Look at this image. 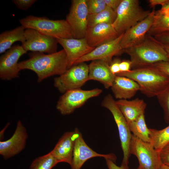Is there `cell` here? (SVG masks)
Returning <instances> with one entry per match:
<instances>
[{
  "label": "cell",
  "instance_id": "cell-43",
  "mask_svg": "<svg viewBox=\"0 0 169 169\" xmlns=\"http://www.w3.org/2000/svg\"><path fill=\"white\" fill-rule=\"evenodd\" d=\"M159 169H169V166L164 165L161 163Z\"/></svg>",
  "mask_w": 169,
  "mask_h": 169
},
{
  "label": "cell",
  "instance_id": "cell-31",
  "mask_svg": "<svg viewBox=\"0 0 169 169\" xmlns=\"http://www.w3.org/2000/svg\"><path fill=\"white\" fill-rule=\"evenodd\" d=\"M12 1L18 9L26 10L29 8L37 1L36 0H13Z\"/></svg>",
  "mask_w": 169,
  "mask_h": 169
},
{
  "label": "cell",
  "instance_id": "cell-26",
  "mask_svg": "<svg viewBox=\"0 0 169 169\" xmlns=\"http://www.w3.org/2000/svg\"><path fill=\"white\" fill-rule=\"evenodd\" d=\"M150 143L158 152L169 145V125L160 130L150 129Z\"/></svg>",
  "mask_w": 169,
  "mask_h": 169
},
{
  "label": "cell",
  "instance_id": "cell-15",
  "mask_svg": "<svg viewBox=\"0 0 169 169\" xmlns=\"http://www.w3.org/2000/svg\"><path fill=\"white\" fill-rule=\"evenodd\" d=\"M155 11L154 9L146 18L124 33L120 42L123 50L144 40L152 24Z\"/></svg>",
  "mask_w": 169,
  "mask_h": 169
},
{
  "label": "cell",
  "instance_id": "cell-17",
  "mask_svg": "<svg viewBox=\"0 0 169 169\" xmlns=\"http://www.w3.org/2000/svg\"><path fill=\"white\" fill-rule=\"evenodd\" d=\"M56 39L66 54L68 61V69L74 65L78 59L91 52L95 48L89 46L85 38Z\"/></svg>",
  "mask_w": 169,
  "mask_h": 169
},
{
  "label": "cell",
  "instance_id": "cell-4",
  "mask_svg": "<svg viewBox=\"0 0 169 169\" xmlns=\"http://www.w3.org/2000/svg\"><path fill=\"white\" fill-rule=\"evenodd\" d=\"M19 22L25 29H33L56 38H73L70 26L66 20H53L30 15L21 19Z\"/></svg>",
  "mask_w": 169,
  "mask_h": 169
},
{
  "label": "cell",
  "instance_id": "cell-44",
  "mask_svg": "<svg viewBox=\"0 0 169 169\" xmlns=\"http://www.w3.org/2000/svg\"><path fill=\"white\" fill-rule=\"evenodd\" d=\"M137 169H139L137 168Z\"/></svg>",
  "mask_w": 169,
  "mask_h": 169
},
{
  "label": "cell",
  "instance_id": "cell-18",
  "mask_svg": "<svg viewBox=\"0 0 169 169\" xmlns=\"http://www.w3.org/2000/svg\"><path fill=\"white\" fill-rule=\"evenodd\" d=\"M79 130L65 132L59 139L54 149L50 152L59 162H65L70 165L72 160L75 140Z\"/></svg>",
  "mask_w": 169,
  "mask_h": 169
},
{
  "label": "cell",
  "instance_id": "cell-35",
  "mask_svg": "<svg viewBox=\"0 0 169 169\" xmlns=\"http://www.w3.org/2000/svg\"><path fill=\"white\" fill-rule=\"evenodd\" d=\"M153 36L161 44L169 45V31L159 33Z\"/></svg>",
  "mask_w": 169,
  "mask_h": 169
},
{
  "label": "cell",
  "instance_id": "cell-24",
  "mask_svg": "<svg viewBox=\"0 0 169 169\" xmlns=\"http://www.w3.org/2000/svg\"><path fill=\"white\" fill-rule=\"evenodd\" d=\"M128 125L130 130L133 135L144 141L150 142V129L146 126L144 114L129 123Z\"/></svg>",
  "mask_w": 169,
  "mask_h": 169
},
{
  "label": "cell",
  "instance_id": "cell-36",
  "mask_svg": "<svg viewBox=\"0 0 169 169\" xmlns=\"http://www.w3.org/2000/svg\"><path fill=\"white\" fill-rule=\"evenodd\" d=\"M131 62L130 60H124L121 61L119 65L120 72H127L130 71L131 70Z\"/></svg>",
  "mask_w": 169,
  "mask_h": 169
},
{
  "label": "cell",
  "instance_id": "cell-13",
  "mask_svg": "<svg viewBox=\"0 0 169 169\" xmlns=\"http://www.w3.org/2000/svg\"><path fill=\"white\" fill-rule=\"evenodd\" d=\"M28 138L27 130L19 120L12 136L6 141H0V155L7 159L19 153L25 148Z\"/></svg>",
  "mask_w": 169,
  "mask_h": 169
},
{
  "label": "cell",
  "instance_id": "cell-23",
  "mask_svg": "<svg viewBox=\"0 0 169 169\" xmlns=\"http://www.w3.org/2000/svg\"><path fill=\"white\" fill-rule=\"evenodd\" d=\"M25 29L21 25L13 29L2 32L0 34V53L2 54L9 49L16 42L23 43L25 40Z\"/></svg>",
  "mask_w": 169,
  "mask_h": 169
},
{
  "label": "cell",
  "instance_id": "cell-1",
  "mask_svg": "<svg viewBox=\"0 0 169 169\" xmlns=\"http://www.w3.org/2000/svg\"><path fill=\"white\" fill-rule=\"evenodd\" d=\"M29 56V59L18 63L19 68L34 72L39 82L52 76L60 75L68 69V59L63 49L51 54L32 52Z\"/></svg>",
  "mask_w": 169,
  "mask_h": 169
},
{
  "label": "cell",
  "instance_id": "cell-5",
  "mask_svg": "<svg viewBox=\"0 0 169 169\" xmlns=\"http://www.w3.org/2000/svg\"><path fill=\"white\" fill-rule=\"evenodd\" d=\"M151 12L143 9L138 0H122L112 25L120 35L143 20Z\"/></svg>",
  "mask_w": 169,
  "mask_h": 169
},
{
  "label": "cell",
  "instance_id": "cell-19",
  "mask_svg": "<svg viewBox=\"0 0 169 169\" xmlns=\"http://www.w3.org/2000/svg\"><path fill=\"white\" fill-rule=\"evenodd\" d=\"M119 35L112 24L102 23L88 28L85 38L90 46L96 48L115 39Z\"/></svg>",
  "mask_w": 169,
  "mask_h": 169
},
{
  "label": "cell",
  "instance_id": "cell-21",
  "mask_svg": "<svg viewBox=\"0 0 169 169\" xmlns=\"http://www.w3.org/2000/svg\"><path fill=\"white\" fill-rule=\"evenodd\" d=\"M115 97L119 100L130 99L140 90L138 83L133 79L116 75L111 87Z\"/></svg>",
  "mask_w": 169,
  "mask_h": 169
},
{
  "label": "cell",
  "instance_id": "cell-32",
  "mask_svg": "<svg viewBox=\"0 0 169 169\" xmlns=\"http://www.w3.org/2000/svg\"><path fill=\"white\" fill-rule=\"evenodd\" d=\"M158 152L161 163L169 166V145L164 147Z\"/></svg>",
  "mask_w": 169,
  "mask_h": 169
},
{
  "label": "cell",
  "instance_id": "cell-6",
  "mask_svg": "<svg viewBox=\"0 0 169 169\" xmlns=\"http://www.w3.org/2000/svg\"><path fill=\"white\" fill-rule=\"evenodd\" d=\"M101 105L111 112L117 126L123 155L121 165L129 167V159L131 155L130 146L132 134L128 123L111 95L108 94L104 97Z\"/></svg>",
  "mask_w": 169,
  "mask_h": 169
},
{
  "label": "cell",
  "instance_id": "cell-3",
  "mask_svg": "<svg viewBox=\"0 0 169 169\" xmlns=\"http://www.w3.org/2000/svg\"><path fill=\"white\" fill-rule=\"evenodd\" d=\"M124 51L130 58L134 69L151 66L161 61H169L163 44L154 36L147 34L140 44Z\"/></svg>",
  "mask_w": 169,
  "mask_h": 169
},
{
  "label": "cell",
  "instance_id": "cell-28",
  "mask_svg": "<svg viewBox=\"0 0 169 169\" xmlns=\"http://www.w3.org/2000/svg\"><path fill=\"white\" fill-rule=\"evenodd\" d=\"M59 162L50 152L35 159L29 169H52Z\"/></svg>",
  "mask_w": 169,
  "mask_h": 169
},
{
  "label": "cell",
  "instance_id": "cell-41",
  "mask_svg": "<svg viewBox=\"0 0 169 169\" xmlns=\"http://www.w3.org/2000/svg\"><path fill=\"white\" fill-rule=\"evenodd\" d=\"M163 44L165 50L167 53L168 57L169 59V45L166 44Z\"/></svg>",
  "mask_w": 169,
  "mask_h": 169
},
{
  "label": "cell",
  "instance_id": "cell-10",
  "mask_svg": "<svg viewBox=\"0 0 169 169\" xmlns=\"http://www.w3.org/2000/svg\"><path fill=\"white\" fill-rule=\"evenodd\" d=\"M89 15L87 0H73L66 20L69 24L73 38H85Z\"/></svg>",
  "mask_w": 169,
  "mask_h": 169
},
{
  "label": "cell",
  "instance_id": "cell-42",
  "mask_svg": "<svg viewBox=\"0 0 169 169\" xmlns=\"http://www.w3.org/2000/svg\"><path fill=\"white\" fill-rule=\"evenodd\" d=\"M9 124V123H8L7 124V125L4 127V128L0 132V139L1 138V140H2V138L3 137L4 132L5 130L7 128Z\"/></svg>",
  "mask_w": 169,
  "mask_h": 169
},
{
  "label": "cell",
  "instance_id": "cell-40",
  "mask_svg": "<svg viewBox=\"0 0 169 169\" xmlns=\"http://www.w3.org/2000/svg\"><path fill=\"white\" fill-rule=\"evenodd\" d=\"M168 1V0H149L148 2L150 7L153 8L157 5H161L162 6Z\"/></svg>",
  "mask_w": 169,
  "mask_h": 169
},
{
  "label": "cell",
  "instance_id": "cell-7",
  "mask_svg": "<svg viewBox=\"0 0 169 169\" xmlns=\"http://www.w3.org/2000/svg\"><path fill=\"white\" fill-rule=\"evenodd\" d=\"M89 65L84 62L74 65L54 79V85L61 93L80 89L88 81Z\"/></svg>",
  "mask_w": 169,
  "mask_h": 169
},
{
  "label": "cell",
  "instance_id": "cell-33",
  "mask_svg": "<svg viewBox=\"0 0 169 169\" xmlns=\"http://www.w3.org/2000/svg\"><path fill=\"white\" fill-rule=\"evenodd\" d=\"M151 65L157 68L162 72L169 76V61H161Z\"/></svg>",
  "mask_w": 169,
  "mask_h": 169
},
{
  "label": "cell",
  "instance_id": "cell-14",
  "mask_svg": "<svg viewBox=\"0 0 169 169\" xmlns=\"http://www.w3.org/2000/svg\"><path fill=\"white\" fill-rule=\"evenodd\" d=\"M124 33L115 39L95 48L91 52L78 59L74 65L96 60H102L110 64L113 57L119 54L123 50L120 42Z\"/></svg>",
  "mask_w": 169,
  "mask_h": 169
},
{
  "label": "cell",
  "instance_id": "cell-38",
  "mask_svg": "<svg viewBox=\"0 0 169 169\" xmlns=\"http://www.w3.org/2000/svg\"><path fill=\"white\" fill-rule=\"evenodd\" d=\"M106 164L108 169H129L124 166H118L116 165L115 162L109 158H105Z\"/></svg>",
  "mask_w": 169,
  "mask_h": 169
},
{
  "label": "cell",
  "instance_id": "cell-12",
  "mask_svg": "<svg viewBox=\"0 0 169 169\" xmlns=\"http://www.w3.org/2000/svg\"><path fill=\"white\" fill-rule=\"evenodd\" d=\"M22 45H15L2 54L0 58V77L10 80L19 77L21 70L18 62L20 57L26 53Z\"/></svg>",
  "mask_w": 169,
  "mask_h": 169
},
{
  "label": "cell",
  "instance_id": "cell-9",
  "mask_svg": "<svg viewBox=\"0 0 169 169\" xmlns=\"http://www.w3.org/2000/svg\"><path fill=\"white\" fill-rule=\"evenodd\" d=\"M102 90L96 88L90 90L81 89L68 90L59 98L56 105L57 109L63 115H69L84 105L90 99L99 96Z\"/></svg>",
  "mask_w": 169,
  "mask_h": 169
},
{
  "label": "cell",
  "instance_id": "cell-22",
  "mask_svg": "<svg viewBox=\"0 0 169 169\" xmlns=\"http://www.w3.org/2000/svg\"><path fill=\"white\" fill-rule=\"evenodd\" d=\"M116 102L128 123L144 114L146 107L144 100L138 98L131 100H118Z\"/></svg>",
  "mask_w": 169,
  "mask_h": 169
},
{
  "label": "cell",
  "instance_id": "cell-34",
  "mask_svg": "<svg viewBox=\"0 0 169 169\" xmlns=\"http://www.w3.org/2000/svg\"><path fill=\"white\" fill-rule=\"evenodd\" d=\"M121 61L120 59L115 58L109 64L110 70L114 74L116 75L120 72L119 65Z\"/></svg>",
  "mask_w": 169,
  "mask_h": 169
},
{
  "label": "cell",
  "instance_id": "cell-30",
  "mask_svg": "<svg viewBox=\"0 0 169 169\" xmlns=\"http://www.w3.org/2000/svg\"><path fill=\"white\" fill-rule=\"evenodd\" d=\"M87 4L89 14L99 13L107 6L104 0H87Z\"/></svg>",
  "mask_w": 169,
  "mask_h": 169
},
{
  "label": "cell",
  "instance_id": "cell-39",
  "mask_svg": "<svg viewBox=\"0 0 169 169\" xmlns=\"http://www.w3.org/2000/svg\"><path fill=\"white\" fill-rule=\"evenodd\" d=\"M155 13L159 14L169 16V0L164 5L162 6L160 9L156 11Z\"/></svg>",
  "mask_w": 169,
  "mask_h": 169
},
{
  "label": "cell",
  "instance_id": "cell-25",
  "mask_svg": "<svg viewBox=\"0 0 169 169\" xmlns=\"http://www.w3.org/2000/svg\"><path fill=\"white\" fill-rule=\"evenodd\" d=\"M116 17V13L113 10L106 6L102 11L89 15L88 28L102 23L112 24Z\"/></svg>",
  "mask_w": 169,
  "mask_h": 169
},
{
  "label": "cell",
  "instance_id": "cell-37",
  "mask_svg": "<svg viewBox=\"0 0 169 169\" xmlns=\"http://www.w3.org/2000/svg\"><path fill=\"white\" fill-rule=\"evenodd\" d=\"M107 6L116 12V10L122 0H104Z\"/></svg>",
  "mask_w": 169,
  "mask_h": 169
},
{
  "label": "cell",
  "instance_id": "cell-20",
  "mask_svg": "<svg viewBox=\"0 0 169 169\" xmlns=\"http://www.w3.org/2000/svg\"><path fill=\"white\" fill-rule=\"evenodd\" d=\"M109 64L102 60L92 61L88 65V80L97 81L102 83L106 89L111 87L116 75L110 70Z\"/></svg>",
  "mask_w": 169,
  "mask_h": 169
},
{
  "label": "cell",
  "instance_id": "cell-8",
  "mask_svg": "<svg viewBox=\"0 0 169 169\" xmlns=\"http://www.w3.org/2000/svg\"><path fill=\"white\" fill-rule=\"evenodd\" d=\"M130 153L138 159L139 169H159L161 163L159 152L150 142L144 141L132 134Z\"/></svg>",
  "mask_w": 169,
  "mask_h": 169
},
{
  "label": "cell",
  "instance_id": "cell-29",
  "mask_svg": "<svg viewBox=\"0 0 169 169\" xmlns=\"http://www.w3.org/2000/svg\"><path fill=\"white\" fill-rule=\"evenodd\" d=\"M156 97L163 110L165 121L169 124V85Z\"/></svg>",
  "mask_w": 169,
  "mask_h": 169
},
{
  "label": "cell",
  "instance_id": "cell-16",
  "mask_svg": "<svg viewBox=\"0 0 169 169\" xmlns=\"http://www.w3.org/2000/svg\"><path fill=\"white\" fill-rule=\"evenodd\" d=\"M96 157L109 158L115 162L116 157L113 153L107 154L97 153L86 144L81 134L78 131L75 140L71 169H80L84 163L89 159Z\"/></svg>",
  "mask_w": 169,
  "mask_h": 169
},
{
  "label": "cell",
  "instance_id": "cell-2",
  "mask_svg": "<svg viewBox=\"0 0 169 169\" xmlns=\"http://www.w3.org/2000/svg\"><path fill=\"white\" fill-rule=\"evenodd\" d=\"M116 75L134 80L141 92L148 97H157L169 85V76L152 65L133 69Z\"/></svg>",
  "mask_w": 169,
  "mask_h": 169
},
{
  "label": "cell",
  "instance_id": "cell-27",
  "mask_svg": "<svg viewBox=\"0 0 169 169\" xmlns=\"http://www.w3.org/2000/svg\"><path fill=\"white\" fill-rule=\"evenodd\" d=\"M169 31V16L155 13L153 21L147 34L154 36Z\"/></svg>",
  "mask_w": 169,
  "mask_h": 169
},
{
  "label": "cell",
  "instance_id": "cell-11",
  "mask_svg": "<svg viewBox=\"0 0 169 169\" xmlns=\"http://www.w3.org/2000/svg\"><path fill=\"white\" fill-rule=\"evenodd\" d=\"M25 41L22 46L27 52H38L51 54L57 52L56 38L44 35L31 28L25 30Z\"/></svg>",
  "mask_w": 169,
  "mask_h": 169
}]
</instances>
